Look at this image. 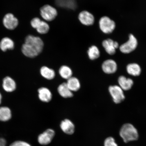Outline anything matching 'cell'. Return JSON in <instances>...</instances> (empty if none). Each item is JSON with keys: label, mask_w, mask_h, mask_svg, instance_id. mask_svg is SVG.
Wrapping results in <instances>:
<instances>
[{"label": "cell", "mask_w": 146, "mask_h": 146, "mask_svg": "<svg viewBox=\"0 0 146 146\" xmlns=\"http://www.w3.org/2000/svg\"><path fill=\"white\" fill-rule=\"evenodd\" d=\"M43 46V42L40 38L29 35L25 38V43L22 47V51L27 57L33 58L41 53Z\"/></svg>", "instance_id": "obj_1"}, {"label": "cell", "mask_w": 146, "mask_h": 146, "mask_svg": "<svg viewBox=\"0 0 146 146\" xmlns=\"http://www.w3.org/2000/svg\"><path fill=\"white\" fill-rule=\"evenodd\" d=\"M119 134L125 143L136 140L138 138L137 130L130 123L124 124L120 129Z\"/></svg>", "instance_id": "obj_2"}, {"label": "cell", "mask_w": 146, "mask_h": 146, "mask_svg": "<svg viewBox=\"0 0 146 146\" xmlns=\"http://www.w3.org/2000/svg\"><path fill=\"white\" fill-rule=\"evenodd\" d=\"M100 28L102 32L106 34L112 33L116 27L115 22L107 16L100 18L99 22Z\"/></svg>", "instance_id": "obj_3"}, {"label": "cell", "mask_w": 146, "mask_h": 146, "mask_svg": "<svg viewBox=\"0 0 146 146\" xmlns=\"http://www.w3.org/2000/svg\"><path fill=\"white\" fill-rule=\"evenodd\" d=\"M129 38L128 40L126 42L123 43L119 47L120 52L123 53H130L135 50L137 46V40L133 35L129 34Z\"/></svg>", "instance_id": "obj_4"}, {"label": "cell", "mask_w": 146, "mask_h": 146, "mask_svg": "<svg viewBox=\"0 0 146 146\" xmlns=\"http://www.w3.org/2000/svg\"><path fill=\"white\" fill-rule=\"evenodd\" d=\"M40 15L46 21H53L57 16L58 12L54 7L48 5H45L40 9Z\"/></svg>", "instance_id": "obj_5"}, {"label": "cell", "mask_w": 146, "mask_h": 146, "mask_svg": "<svg viewBox=\"0 0 146 146\" xmlns=\"http://www.w3.org/2000/svg\"><path fill=\"white\" fill-rule=\"evenodd\" d=\"M123 91L119 86H111L109 87V92L115 103L119 104L125 100Z\"/></svg>", "instance_id": "obj_6"}, {"label": "cell", "mask_w": 146, "mask_h": 146, "mask_svg": "<svg viewBox=\"0 0 146 146\" xmlns=\"http://www.w3.org/2000/svg\"><path fill=\"white\" fill-rule=\"evenodd\" d=\"M31 25L36 29L39 33L44 34L47 33L50 30V26L45 22L41 21L38 18H35L31 21Z\"/></svg>", "instance_id": "obj_7"}, {"label": "cell", "mask_w": 146, "mask_h": 146, "mask_svg": "<svg viewBox=\"0 0 146 146\" xmlns=\"http://www.w3.org/2000/svg\"><path fill=\"white\" fill-rule=\"evenodd\" d=\"M54 131L52 129H48L38 137V140L42 145H47L51 143L55 135Z\"/></svg>", "instance_id": "obj_8"}, {"label": "cell", "mask_w": 146, "mask_h": 146, "mask_svg": "<svg viewBox=\"0 0 146 146\" xmlns=\"http://www.w3.org/2000/svg\"><path fill=\"white\" fill-rule=\"evenodd\" d=\"M102 45L108 54L113 55L116 53V49L118 48L119 45L117 42L114 41L111 39L104 40L102 42Z\"/></svg>", "instance_id": "obj_9"}, {"label": "cell", "mask_w": 146, "mask_h": 146, "mask_svg": "<svg viewBox=\"0 0 146 146\" xmlns=\"http://www.w3.org/2000/svg\"><path fill=\"white\" fill-rule=\"evenodd\" d=\"M102 70L105 74H114L117 70V66L116 62L112 59H108L103 62L102 66Z\"/></svg>", "instance_id": "obj_10"}, {"label": "cell", "mask_w": 146, "mask_h": 146, "mask_svg": "<svg viewBox=\"0 0 146 146\" xmlns=\"http://www.w3.org/2000/svg\"><path fill=\"white\" fill-rule=\"evenodd\" d=\"M78 19L82 24L86 26H90L94 24V17L90 13L86 11L80 12L78 15Z\"/></svg>", "instance_id": "obj_11"}, {"label": "cell", "mask_w": 146, "mask_h": 146, "mask_svg": "<svg viewBox=\"0 0 146 146\" xmlns=\"http://www.w3.org/2000/svg\"><path fill=\"white\" fill-rule=\"evenodd\" d=\"M3 23L5 27L9 30H13L16 28L18 24L17 18L13 14H7L3 18Z\"/></svg>", "instance_id": "obj_12"}, {"label": "cell", "mask_w": 146, "mask_h": 146, "mask_svg": "<svg viewBox=\"0 0 146 146\" xmlns=\"http://www.w3.org/2000/svg\"><path fill=\"white\" fill-rule=\"evenodd\" d=\"M38 97L41 101L48 103L52 100V94L50 89L46 87H43L38 89Z\"/></svg>", "instance_id": "obj_13"}, {"label": "cell", "mask_w": 146, "mask_h": 146, "mask_svg": "<svg viewBox=\"0 0 146 146\" xmlns=\"http://www.w3.org/2000/svg\"><path fill=\"white\" fill-rule=\"evenodd\" d=\"M60 127L63 132L68 135L74 134L75 131V126L70 120L65 119L62 121L60 123Z\"/></svg>", "instance_id": "obj_14"}, {"label": "cell", "mask_w": 146, "mask_h": 146, "mask_svg": "<svg viewBox=\"0 0 146 146\" xmlns=\"http://www.w3.org/2000/svg\"><path fill=\"white\" fill-rule=\"evenodd\" d=\"M2 85L3 89L8 92H13L16 88L15 81L10 76H7L3 78Z\"/></svg>", "instance_id": "obj_15"}, {"label": "cell", "mask_w": 146, "mask_h": 146, "mask_svg": "<svg viewBox=\"0 0 146 146\" xmlns=\"http://www.w3.org/2000/svg\"><path fill=\"white\" fill-rule=\"evenodd\" d=\"M56 5L61 8L74 10L77 8L76 0H55Z\"/></svg>", "instance_id": "obj_16"}, {"label": "cell", "mask_w": 146, "mask_h": 146, "mask_svg": "<svg viewBox=\"0 0 146 146\" xmlns=\"http://www.w3.org/2000/svg\"><path fill=\"white\" fill-rule=\"evenodd\" d=\"M119 86L123 90H130L132 87L134 82L130 78H127L124 76H120L118 79Z\"/></svg>", "instance_id": "obj_17"}, {"label": "cell", "mask_w": 146, "mask_h": 146, "mask_svg": "<svg viewBox=\"0 0 146 146\" xmlns=\"http://www.w3.org/2000/svg\"><path fill=\"white\" fill-rule=\"evenodd\" d=\"M58 91L60 95L64 98H72L74 96L73 92L69 88L66 83L59 85L58 88Z\"/></svg>", "instance_id": "obj_18"}, {"label": "cell", "mask_w": 146, "mask_h": 146, "mask_svg": "<svg viewBox=\"0 0 146 146\" xmlns=\"http://www.w3.org/2000/svg\"><path fill=\"white\" fill-rule=\"evenodd\" d=\"M69 88L72 92H76L81 88V85L80 81L77 78L72 77L67 80L66 83Z\"/></svg>", "instance_id": "obj_19"}, {"label": "cell", "mask_w": 146, "mask_h": 146, "mask_svg": "<svg viewBox=\"0 0 146 146\" xmlns=\"http://www.w3.org/2000/svg\"><path fill=\"white\" fill-rule=\"evenodd\" d=\"M40 73L43 77L48 80H52L55 77L56 73L53 69L46 66L42 67Z\"/></svg>", "instance_id": "obj_20"}, {"label": "cell", "mask_w": 146, "mask_h": 146, "mask_svg": "<svg viewBox=\"0 0 146 146\" xmlns=\"http://www.w3.org/2000/svg\"><path fill=\"white\" fill-rule=\"evenodd\" d=\"M127 71L130 75L136 76H139L141 74V69L138 64L132 63L129 64L127 66Z\"/></svg>", "instance_id": "obj_21"}, {"label": "cell", "mask_w": 146, "mask_h": 146, "mask_svg": "<svg viewBox=\"0 0 146 146\" xmlns=\"http://www.w3.org/2000/svg\"><path fill=\"white\" fill-rule=\"evenodd\" d=\"M11 111L8 107H0V121L5 122L9 121L12 117Z\"/></svg>", "instance_id": "obj_22"}, {"label": "cell", "mask_w": 146, "mask_h": 146, "mask_svg": "<svg viewBox=\"0 0 146 146\" xmlns=\"http://www.w3.org/2000/svg\"><path fill=\"white\" fill-rule=\"evenodd\" d=\"M14 46L13 41L8 37L3 38L0 42V48L3 52H5L7 50H12Z\"/></svg>", "instance_id": "obj_23"}, {"label": "cell", "mask_w": 146, "mask_h": 146, "mask_svg": "<svg viewBox=\"0 0 146 146\" xmlns=\"http://www.w3.org/2000/svg\"><path fill=\"white\" fill-rule=\"evenodd\" d=\"M60 76L66 80H68L72 77L73 72L72 69L66 65H63L60 67L59 70Z\"/></svg>", "instance_id": "obj_24"}, {"label": "cell", "mask_w": 146, "mask_h": 146, "mask_svg": "<svg viewBox=\"0 0 146 146\" xmlns=\"http://www.w3.org/2000/svg\"><path fill=\"white\" fill-rule=\"evenodd\" d=\"M87 54L89 59L92 60L98 59L100 56V52L99 49L95 45H92L89 47L87 51Z\"/></svg>", "instance_id": "obj_25"}, {"label": "cell", "mask_w": 146, "mask_h": 146, "mask_svg": "<svg viewBox=\"0 0 146 146\" xmlns=\"http://www.w3.org/2000/svg\"><path fill=\"white\" fill-rule=\"evenodd\" d=\"M104 146H118L114 139L112 137H109L105 140L104 143Z\"/></svg>", "instance_id": "obj_26"}, {"label": "cell", "mask_w": 146, "mask_h": 146, "mask_svg": "<svg viewBox=\"0 0 146 146\" xmlns=\"http://www.w3.org/2000/svg\"><path fill=\"white\" fill-rule=\"evenodd\" d=\"M10 146H31L30 144L22 141H16L11 144Z\"/></svg>", "instance_id": "obj_27"}, {"label": "cell", "mask_w": 146, "mask_h": 146, "mask_svg": "<svg viewBox=\"0 0 146 146\" xmlns=\"http://www.w3.org/2000/svg\"><path fill=\"white\" fill-rule=\"evenodd\" d=\"M6 141L3 138H0V146H6Z\"/></svg>", "instance_id": "obj_28"}, {"label": "cell", "mask_w": 146, "mask_h": 146, "mask_svg": "<svg viewBox=\"0 0 146 146\" xmlns=\"http://www.w3.org/2000/svg\"><path fill=\"white\" fill-rule=\"evenodd\" d=\"M2 98V96L1 94V92H0V104H1V103Z\"/></svg>", "instance_id": "obj_29"}]
</instances>
